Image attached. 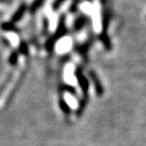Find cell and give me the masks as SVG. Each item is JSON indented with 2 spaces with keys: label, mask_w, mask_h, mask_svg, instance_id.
<instances>
[{
  "label": "cell",
  "mask_w": 146,
  "mask_h": 146,
  "mask_svg": "<svg viewBox=\"0 0 146 146\" xmlns=\"http://www.w3.org/2000/svg\"><path fill=\"white\" fill-rule=\"evenodd\" d=\"M26 11H27V6H26L25 4L20 5V7L17 9L15 13H13V17H11V21H13V22H18L19 20L24 16Z\"/></svg>",
  "instance_id": "277c9868"
},
{
  "label": "cell",
  "mask_w": 146,
  "mask_h": 146,
  "mask_svg": "<svg viewBox=\"0 0 146 146\" xmlns=\"http://www.w3.org/2000/svg\"><path fill=\"white\" fill-rule=\"evenodd\" d=\"M46 0H34V1L33 2V4L31 5L30 7V11L31 13H35V11L39 9L41 6H42L44 4V2H45Z\"/></svg>",
  "instance_id": "5b68a950"
},
{
  "label": "cell",
  "mask_w": 146,
  "mask_h": 146,
  "mask_svg": "<svg viewBox=\"0 0 146 146\" xmlns=\"http://www.w3.org/2000/svg\"><path fill=\"white\" fill-rule=\"evenodd\" d=\"M102 41H103V43L104 44V46H106V48H110V42H109V40H108V37H107L106 35V33H104V34H102Z\"/></svg>",
  "instance_id": "8fae6325"
},
{
  "label": "cell",
  "mask_w": 146,
  "mask_h": 146,
  "mask_svg": "<svg viewBox=\"0 0 146 146\" xmlns=\"http://www.w3.org/2000/svg\"><path fill=\"white\" fill-rule=\"evenodd\" d=\"M66 33V24H65V17H62L59 22V25H58V28L56 30V33L52 37H50L48 40V42L46 44V48L48 49H52V48L54 46L55 42L59 39L60 37L64 36Z\"/></svg>",
  "instance_id": "6da1fadb"
},
{
  "label": "cell",
  "mask_w": 146,
  "mask_h": 146,
  "mask_svg": "<svg viewBox=\"0 0 146 146\" xmlns=\"http://www.w3.org/2000/svg\"><path fill=\"white\" fill-rule=\"evenodd\" d=\"M64 1H65V0H55L54 3H53V6H52L53 10H58V9L60 8V6L62 5V3Z\"/></svg>",
  "instance_id": "7c38bea8"
},
{
  "label": "cell",
  "mask_w": 146,
  "mask_h": 146,
  "mask_svg": "<svg viewBox=\"0 0 146 146\" xmlns=\"http://www.w3.org/2000/svg\"><path fill=\"white\" fill-rule=\"evenodd\" d=\"M89 75H90V78H91V81H92L93 84H94V88L96 90L97 95L102 96L104 93V87H103V86H102L101 81H100V79H99L98 75L96 74L94 71H90Z\"/></svg>",
  "instance_id": "3957f363"
},
{
  "label": "cell",
  "mask_w": 146,
  "mask_h": 146,
  "mask_svg": "<svg viewBox=\"0 0 146 146\" xmlns=\"http://www.w3.org/2000/svg\"><path fill=\"white\" fill-rule=\"evenodd\" d=\"M19 52L22 53L23 55H28L29 53V48L28 45L25 42H22L19 46Z\"/></svg>",
  "instance_id": "30bf717a"
},
{
  "label": "cell",
  "mask_w": 146,
  "mask_h": 146,
  "mask_svg": "<svg viewBox=\"0 0 146 146\" xmlns=\"http://www.w3.org/2000/svg\"><path fill=\"white\" fill-rule=\"evenodd\" d=\"M75 75H76V78H77V81L79 84H80L82 90H83L84 95H86V97H87V92H88V87H89L88 81H87V79L84 76L83 72H82L80 68L77 69Z\"/></svg>",
  "instance_id": "7a4b0ae2"
},
{
  "label": "cell",
  "mask_w": 146,
  "mask_h": 146,
  "mask_svg": "<svg viewBox=\"0 0 146 146\" xmlns=\"http://www.w3.org/2000/svg\"><path fill=\"white\" fill-rule=\"evenodd\" d=\"M59 104H60V108H61V110H62L64 113L66 114V115L70 114V108H69V106L66 103V101H65V100H63V99H60Z\"/></svg>",
  "instance_id": "52a82bcc"
},
{
  "label": "cell",
  "mask_w": 146,
  "mask_h": 146,
  "mask_svg": "<svg viewBox=\"0 0 146 146\" xmlns=\"http://www.w3.org/2000/svg\"><path fill=\"white\" fill-rule=\"evenodd\" d=\"M86 17H84V16H81V17H79V18H77V20L75 21V24H74V28H75V30H81L82 28L84 27V24H86Z\"/></svg>",
  "instance_id": "ba28073f"
},
{
  "label": "cell",
  "mask_w": 146,
  "mask_h": 146,
  "mask_svg": "<svg viewBox=\"0 0 146 146\" xmlns=\"http://www.w3.org/2000/svg\"><path fill=\"white\" fill-rule=\"evenodd\" d=\"M1 29L3 31H16V28L14 27V24L13 22H6V23H3V24L0 26Z\"/></svg>",
  "instance_id": "8992f818"
},
{
  "label": "cell",
  "mask_w": 146,
  "mask_h": 146,
  "mask_svg": "<svg viewBox=\"0 0 146 146\" xmlns=\"http://www.w3.org/2000/svg\"><path fill=\"white\" fill-rule=\"evenodd\" d=\"M17 60H18V52L13 51L9 57V63L11 66H15L17 64Z\"/></svg>",
  "instance_id": "9c48e42d"
}]
</instances>
